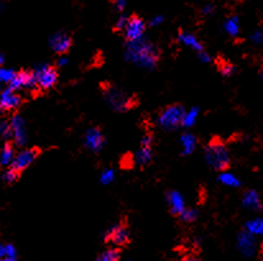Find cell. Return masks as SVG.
Instances as JSON below:
<instances>
[{
    "label": "cell",
    "mask_w": 263,
    "mask_h": 261,
    "mask_svg": "<svg viewBox=\"0 0 263 261\" xmlns=\"http://www.w3.org/2000/svg\"><path fill=\"white\" fill-rule=\"evenodd\" d=\"M35 73L37 86L43 90H50L57 85L58 72L52 65L49 64H39L33 69Z\"/></svg>",
    "instance_id": "cell-4"
},
{
    "label": "cell",
    "mask_w": 263,
    "mask_h": 261,
    "mask_svg": "<svg viewBox=\"0 0 263 261\" xmlns=\"http://www.w3.org/2000/svg\"><path fill=\"white\" fill-rule=\"evenodd\" d=\"M127 57L143 67H154L159 59V53L151 43L141 40L128 44Z\"/></svg>",
    "instance_id": "cell-1"
},
{
    "label": "cell",
    "mask_w": 263,
    "mask_h": 261,
    "mask_svg": "<svg viewBox=\"0 0 263 261\" xmlns=\"http://www.w3.org/2000/svg\"><path fill=\"white\" fill-rule=\"evenodd\" d=\"M105 96L109 104L117 110H125L130 108L132 100L123 91L114 86H109L105 90Z\"/></svg>",
    "instance_id": "cell-6"
},
{
    "label": "cell",
    "mask_w": 263,
    "mask_h": 261,
    "mask_svg": "<svg viewBox=\"0 0 263 261\" xmlns=\"http://www.w3.org/2000/svg\"><path fill=\"white\" fill-rule=\"evenodd\" d=\"M181 261H201V260L196 259V257H185V259H183Z\"/></svg>",
    "instance_id": "cell-40"
},
{
    "label": "cell",
    "mask_w": 263,
    "mask_h": 261,
    "mask_svg": "<svg viewBox=\"0 0 263 261\" xmlns=\"http://www.w3.org/2000/svg\"><path fill=\"white\" fill-rule=\"evenodd\" d=\"M37 87V81H36L33 71H20V72H17L15 77L13 78L12 82L8 85V89L14 92L20 91L22 89L35 90Z\"/></svg>",
    "instance_id": "cell-5"
},
{
    "label": "cell",
    "mask_w": 263,
    "mask_h": 261,
    "mask_svg": "<svg viewBox=\"0 0 263 261\" xmlns=\"http://www.w3.org/2000/svg\"><path fill=\"white\" fill-rule=\"evenodd\" d=\"M167 201L170 205V212L175 215H180L185 210V202L183 196L176 191L167 192Z\"/></svg>",
    "instance_id": "cell-16"
},
{
    "label": "cell",
    "mask_w": 263,
    "mask_h": 261,
    "mask_svg": "<svg viewBox=\"0 0 263 261\" xmlns=\"http://www.w3.org/2000/svg\"><path fill=\"white\" fill-rule=\"evenodd\" d=\"M39 154H40V149H37V147H30V149L22 150V151H20L15 155L14 160H13L10 167L14 168L18 172H22L23 169L28 168L35 162Z\"/></svg>",
    "instance_id": "cell-8"
},
{
    "label": "cell",
    "mask_w": 263,
    "mask_h": 261,
    "mask_svg": "<svg viewBox=\"0 0 263 261\" xmlns=\"http://www.w3.org/2000/svg\"><path fill=\"white\" fill-rule=\"evenodd\" d=\"M15 254H17V251H15L13 245L8 243L0 246V256H2V259L3 257H12V259H15Z\"/></svg>",
    "instance_id": "cell-28"
},
{
    "label": "cell",
    "mask_w": 263,
    "mask_h": 261,
    "mask_svg": "<svg viewBox=\"0 0 263 261\" xmlns=\"http://www.w3.org/2000/svg\"><path fill=\"white\" fill-rule=\"evenodd\" d=\"M180 144L181 147H183V154H191L194 147H196V137L191 133H184L180 137Z\"/></svg>",
    "instance_id": "cell-20"
},
{
    "label": "cell",
    "mask_w": 263,
    "mask_h": 261,
    "mask_svg": "<svg viewBox=\"0 0 263 261\" xmlns=\"http://www.w3.org/2000/svg\"><path fill=\"white\" fill-rule=\"evenodd\" d=\"M114 7L117 8L118 10H122L123 8L125 7V2L124 0H117V2H114Z\"/></svg>",
    "instance_id": "cell-36"
},
{
    "label": "cell",
    "mask_w": 263,
    "mask_h": 261,
    "mask_svg": "<svg viewBox=\"0 0 263 261\" xmlns=\"http://www.w3.org/2000/svg\"><path fill=\"white\" fill-rule=\"evenodd\" d=\"M0 63H4V55L2 54V57H0Z\"/></svg>",
    "instance_id": "cell-42"
},
{
    "label": "cell",
    "mask_w": 263,
    "mask_h": 261,
    "mask_svg": "<svg viewBox=\"0 0 263 261\" xmlns=\"http://www.w3.org/2000/svg\"><path fill=\"white\" fill-rule=\"evenodd\" d=\"M185 109L179 104H172L160 112L157 122L165 130H175L179 126H183Z\"/></svg>",
    "instance_id": "cell-3"
},
{
    "label": "cell",
    "mask_w": 263,
    "mask_h": 261,
    "mask_svg": "<svg viewBox=\"0 0 263 261\" xmlns=\"http://www.w3.org/2000/svg\"><path fill=\"white\" fill-rule=\"evenodd\" d=\"M0 132H2V136L3 138H10L13 136V128L10 122L8 120H3L2 125H0Z\"/></svg>",
    "instance_id": "cell-29"
},
{
    "label": "cell",
    "mask_w": 263,
    "mask_h": 261,
    "mask_svg": "<svg viewBox=\"0 0 263 261\" xmlns=\"http://www.w3.org/2000/svg\"><path fill=\"white\" fill-rule=\"evenodd\" d=\"M219 69H220L221 75L230 76L231 73H233L234 67H233V64H230V63L226 62V60H221V63L219 62Z\"/></svg>",
    "instance_id": "cell-31"
},
{
    "label": "cell",
    "mask_w": 263,
    "mask_h": 261,
    "mask_svg": "<svg viewBox=\"0 0 263 261\" xmlns=\"http://www.w3.org/2000/svg\"><path fill=\"white\" fill-rule=\"evenodd\" d=\"M254 43H263V32L262 31H256V32L252 35Z\"/></svg>",
    "instance_id": "cell-34"
},
{
    "label": "cell",
    "mask_w": 263,
    "mask_h": 261,
    "mask_svg": "<svg viewBox=\"0 0 263 261\" xmlns=\"http://www.w3.org/2000/svg\"><path fill=\"white\" fill-rule=\"evenodd\" d=\"M67 62H68V60H67V58H60V59L58 60V63H57V64L59 65V67H63V65H65V64H67Z\"/></svg>",
    "instance_id": "cell-39"
},
{
    "label": "cell",
    "mask_w": 263,
    "mask_h": 261,
    "mask_svg": "<svg viewBox=\"0 0 263 261\" xmlns=\"http://www.w3.org/2000/svg\"><path fill=\"white\" fill-rule=\"evenodd\" d=\"M144 30H146L144 21L138 15H130L129 20H128L127 27L123 32H124L125 39L129 43H133V41H138L143 38Z\"/></svg>",
    "instance_id": "cell-7"
},
{
    "label": "cell",
    "mask_w": 263,
    "mask_h": 261,
    "mask_svg": "<svg viewBox=\"0 0 263 261\" xmlns=\"http://www.w3.org/2000/svg\"><path fill=\"white\" fill-rule=\"evenodd\" d=\"M198 57H199V59H201L202 62H204V63H207V62H210V60H211V58H210V55L207 54L206 51L198 53Z\"/></svg>",
    "instance_id": "cell-35"
},
{
    "label": "cell",
    "mask_w": 263,
    "mask_h": 261,
    "mask_svg": "<svg viewBox=\"0 0 263 261\" xmlns=\"http://www.w3.org/2000/svg\"><path fill=\"white\" fill-rule=\"evenodd\" d=\"M0 261H17L15 259H12V257H3Z\"/></svg>",
    "instance_id": "cell-41"
},
{
    "label": "cell",
    "mask_w": 263,
    "mask_h": 261,
    "mask_svg": "<svg viewBox=\"0 0 263 261\" xmlns=\"http://www.w3.org/2000/svg\"><path fill=\"white\" fill-rule=\"evenodd\" d=\"M128 20H129V17H128V15H120V17L118 18L117 23H115V30L124 31L125 27H127Z\"/></svg>",
    "instance_id": "cell-33"
},
{
    "label": "cell",
    "mask_w": 263,
    "mask_h": 261,
    "mask_svg": "<svg viewBox=\"0 0 263 261\" xmlns=\"http://www.w3.org/2000/svg\"><path fill=\"white\" fill-rule=\"evenodd\" d=\"M261 73H262V77H263V68H262V71H261Z\"/></svg>",
    "instance_id": "cell-43"
},
{
    "label": "cell",
    "mask_w": 263,
    "mask_h": 261,
    "mask_svg": "<svg viewBox=\"0 0 263 261\" xmlns=\"http://www.w3.org/2000/svg\"><path fill=\"white\" fill-rule=\"evenodd\" d=\"M72 45V39L68 33L65 32H58L50 38V46L52 47L55 53L58 54H63V53L67 51L68 49Z\"/></svg>",
    "instance_id": "cell-13"
},
{
    "label": "cell",
    "mask_w": 263,
    "mask_h": 261,
    "mask_svg": "<svg viewBox=\"0 0 263 261\" xmlns=\"http://www.w3.org/2000/svg\"><path fill=\"white\" fill-rule=\"evenodd\" d=\"M152 142H154V137L151 133H146L141 140V147L136 154V162L137 164L143 167L147 163L151 160L152 158Z\"/></svg>",
    "instance_id": "cell-10"
},
{
    "label": "cell",
    "mask_w": 263,
    "mask_h": 261,
    "mask_svg": "<svg viewBox=\"0 0 263 261\" xmlns=\"http://www.w3.org/2000/svg\"><path fill=\"white\" fill-rule=\"evenodd\" d=\"M22 102V97L17 92L12 91L10 89H5L0 96V108L3 112H12L15 110Z\"/></svg>",
    "instance_id": "cell-12"
},
{
    "label": "cell",
    "mask_w": 263,
    "mask_h": 261,
    "mask_svg": "<svg viewBox=\"0 0 263 261\" xmlns=\"http://www.w3.org/2000/svg\"><path fill=\"white\" fill-rule=\"evenodd\" d=\"M219 181L222 184H226V186H230V187H238L240 184L239 179L236 178L234 174L228 173V172H223L221 173L219 176Z\"/></svg>",
    "instance_id": "cell-24"
},
{
    "label": "cell",
    "mask_w": 263,
    "mask_h": 261,
    "mask_svg": "<svg viewBox=\"0 0 263 261\" xmlns=\"http://www.w3.org/2000/svg\"><path fill=\"white\" fill-rule=\"evenodd\" d=\"M202 12H203L204 14H207V13H211L212 12V5H210V4L204 5L203 9H202Z\"/></svg>",
    "instance_id": "cell-38"
},
{
    "label": "cell",
    "mask_w": 263,
    "mask_h": 261,
    "mask_svg": "<svg viewBox=\"0 0 263 261\" xmlns=\"http://www.w3.org/2000/svg\"><path fill=\"white\" fill-rule=\"evenodd\" d=\"M262 261H263V260H262Z\"/></svg>",
    "instance_id": "cell-44"
},
{
    "label": "cell",
    "mask_w": 263,
    "mask_h": 261,
    "mask_svg": "<svg viewBox=\"0 0 263 261\" xmlns=\"http://www.w3.org/2000/svg\"><path fill=\"white\" fill-rule=\"evenodd\" d=\"M243 204L247 207L253 210H259L261 209V200H259V195L257 194L254 189H249L244 194L243 196Z\"/></svg>",
    "instance_id": "cell-17"
},
{
    "label": "cell",
    "mask_w": 263,
    "mask_h": 261,
    "mask_svg": "<svg viewBox=\"0 0 263 261\" xmlns=\"http://www.w3.org/2000/svg\"><path fill=\"white\" fill-rule=\"evenodd\" d=\"M204 158L215 170H223L230 164L228 149L220 140H212L204 149Z\"/></svg>",
    "instance_id": "cell-2"
},
{
    "label": "cell",
    "mask_w": 263,
    "mask_h": 261,
    "mask_svg": "<svg viewBox=\"0 0 263 261\" xmlns=\"http://www.w3.org/2000/svg\"><path fill=\"white\" fill-rule=\"evenodd\" d=\"M14 149L10 142H5L4 146L2 149V156H0V162L2 165H12L13 160H14Z\"/></svg>",
    "instance_id": "cell-19"
},
{
    "label": "cell",
    "mask_w": 263,
    "mask_h": 261,
    "mask_svg": "<svg viewBox=\"0 0 263 261\" xmlns=\"http://www.w3.org/2000/svg\"><path fill=\"white\" fill-rule=\"evenodd\" d=\"M225 31L231 36H236L239 32V20L236 15H230L226 18L225 23H223Z\"/></svg>",
    "instance_id": "cell-21"
},
{
    "label": "cell",
    "mask_w": 263,
    "mask_h": 261,
    "mask_svg": "<svg viewBox=\"0 0 263 261\" xmlns=\"http://www.w3.org/2000/svg\"><path fill=\"white\" fill-rule=\"evenodd\" d=\"M129 231H128L127 227L124 224H117V225L111 227V228L107 231L105 239L111 243L117 245V246H123V245L128 243L129 242Z\"/></svg>",
    "instance_id": "cell-9"
},
{
    "label": "cell",
    "mask_w": 263,
    "mask_h": 261,
    "mask_svg": "<svg viewBox=\"0 0 263 261\" xmlns=\"http://www.w3.org/2000/svg\"><path fill=\"white\" fill-rule=\"evenodd\" d=\"M247 232L253 236H257V234H263V218H256L253 220H249L248 223L246 224Z\"/></svg>",
    "instance_id": "cell-22"
},
{
    "label": "cell",
    "mask_w": 263,
    "mask_h": 261,
    "mask_svg": "<svg viewBox=\"0 0 263 261\" xmlns=\"http://www.w3.org/2000/svg\"><path fill=\"white\" fill-rule=\"evenodd\" d=\"M178 39H179V41H181L183 44L188 45V46H191L192 49L197 50L198 53L203 51V46H202V44L199 43L198 39H197L194 35H192V33H188V32H184V31H181V32H179Z\"/></svg>",
    "instance_id": "cell-18"
},
{
    "label": "cell",
    "mask_w": 263,
    "mask_h": 261,
    "mask_svg": "<svg viewBox=\"0 0 263 261\" xmlns=\"http://www.w3.org/2000/svg\"><path fill=\"white\" fill-rule=\"evenodd\" d=\"M120 256V251L118 249H107L100 256L97 257L96 261H118Z\"/></svg>",
    "instance_id": "cell-23"
},
{
    "label": "cell",
    "mask_w": 263,
    "mask_h": 261,
    "mask_svg": "<svg viewBox=\"0 0 263 261\" xmlns=\"http://www.w3.org/2000/svg\"><path fill=\"white\" fill-rule=\"evenodd\" d=\"M179 217L185 223H191V221H193L197 218V212L194 209H185Z\"/></svg>",
    "instance_id": "cell-30"
},
{
    "label": "cell",
    "mask_w": 263,
    "mask_h": 261,
    "mask_svg": "<svg viewBox=\"0 0 263 261\" xmlns=\"http://www.w3.org/2000/svg\"><path fill=\"white\" fill-rule=\"evenodd\" d=\"M10 125L13 128V138L17 145H23L26 141V130H25V120L22 119L20 114H14L10 119Z\"/></svg>",
    "instance_id": "cell-14"
},
{
    "label": "cell",
    "mask_w": 263,
    "mask_h": 261,
    "mask_svg": "<svg viewBox=\"0 0 263 261\" xmlns=\"http://www.w3.org/2000/svg\"><path fill=\"white\" fill-rule=\"evenodd\" d=\"M112 179H114V170L112 169H105L100 177V181L104 184H109L110 182H112Z\"/></svg>",
    "instance_id": "cell-32"
},
{
    "label": "cell",
    "mask_w": 263,
    "mask_h": 261,
    "mask_svg": "<svg viewBox=\"0 0 263 261\" xmlns=\"http://www.w3.org/2000/svg\"><path fill=\"white\" fill-rule=\"evenodd\" d=\"M15 75H17V72L14 69H10V68H2L0 69V80H2V82H7L8 85L12 82Z\"/></svg>",
    "instance_id": "cell-27"
},
{
    "label": "cell",
    "mask_w": 263,
    "mask_h": 261,
    "mask_svg": "<svg viewBox=\"0 0 263 261\" xmlns=\"http://www.w3.org/2000/svg\"><path fill=\"white\" fill-rule=\"evenodd\" d=\"M162 21V15H156V17H154L151 20V25L152 26H155V25H157V23H160Z\"/></svg>",
    "instance_id": "cell-37"
},
{
    "label": "cell",
    "mask_w": 263,
    "mask_h": 261,
    "mask_svg": "<svg viewBox=\"0 0 263 261\" xmlns=\"http://www.w3.org/2000/svg\"><path fill=\"white\" fill-rule=\"evenodd\" d=\"M105 144V138L99 127L88 128L85 134V146L92 151H100Z\"/></svg>",
    "instance_id": "cell-11"
},
{
    "label": "cell",
    "mask_w": 263,
    "mask_h": 261,
    "mask_svg": "<svg viewBox=\"0 0 263 261\" xmlns=\"http://www.w3.org/2000/svg\"><path fill=\"white\" fill-rule=\"evenodd\" d=\"M20 173L21 172L15 170L14 168L9 167L4 173H3V179H4L5 183H13V182H15L20 178Z\"/></svg>",
    "instance_id": "cell-26"
},
{
    "label": "cell",
    "mask_w": 263,
    "mask_h": 261,
    "mask_svg": "<svg viewBox=\"0 0 263 261\" xmlns=\"http://www.w3.org/2000/svg\"><path fill=\"white\" fill-rule=\"evenodd\" d=\"M198 108H192V109H189V112L185 113V117H184V122H183V126L184 127H191V126L194 125V122H196V118L197 115H198Z\"/></svg>",
    "instance_id": "cell-25"
},
{
    "label": "cell",
    "mask_w": 263,
    "mask_h": 261,
    "mask_svg": "<svg viewBox=\"0 0 263 261\" xmlns=\"http://www.w3.org/2000/svg\"><path fill=\"white\" fill-rule=\"evenodd\" d=\"M238 246L239 250L247 256L253 255L254 250H256V239H254L253 234L248 233V232H241L238 236Z\"/></svg>",
    "instance_id": "cell-15"
}]
</instances>
